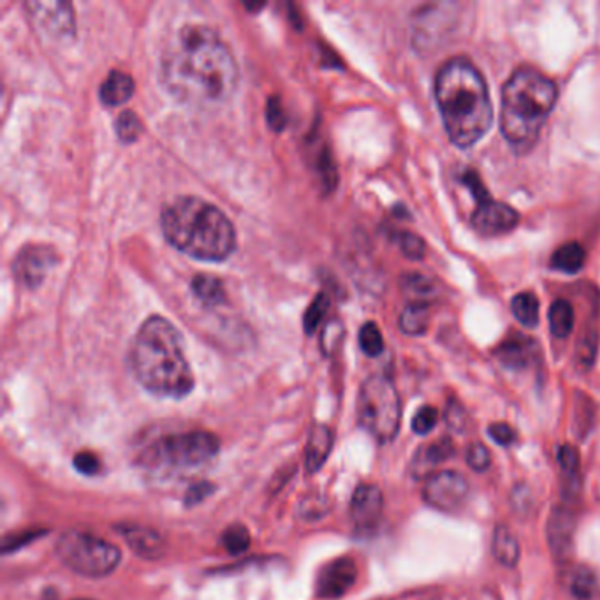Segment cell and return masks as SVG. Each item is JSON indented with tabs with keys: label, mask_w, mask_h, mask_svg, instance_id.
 <instances>
[{
	"label": "cell",
	"mask_w": 600,
	"mask_h": 600,
	"mask_svg": "<svg viewBox=\"0 0 600 600\" xmlns=\"http://www.w3.org/2000/svg\"><path fill=\"white\" fill-rule=\"evenodd\" d=\"M159 81L183 106L213 110L236 94L240 68L217 30L189 23L180 27L162 50Z\"/></svg>",
	"instance_id": "6da1fadb"
},
{
	"label": "cell",
	"mask_w": 600,
	"mask_h": 600,
	"mask_svg": "<svg viewBox=\"0 0 600 600\" xmlns=\"http://www.w3.org/2000/svg\"><path fill=\"white\" fill-rule=\"evenodd\" d=\"M129 368L141 388L166 400H182L196 386L182 333L171 321L152 315L141 324L128 354Z\"/></svg>",
	"instance_id": "7a4b0ae2"
},
{
	"label": "cell",
	"mask_w": 600,
	"mask_h": 600,
	"mask_svg": "<svg viewBox=\"0 0 600 600\" xmlns=\"http://www.w3.org/2000/svg\"><path fill=\"white\" fill-rule=\"evenodd\" d=\"M435 101L452 145L470 149L494 124V106L481 71L470 60H447L435 78Z\"/></svg>",
	"instance_id": "3957f363"
},
{
	"label": "cell",
	"mask_w": 600,
	"mask_h": 600,
	"mask_svg": "<svg viewBox=\"0 0 600 600\" xmlns=\"http://www.w3.org/2000/svg\"><path fill=\"white\" fill-rule=\"evenodd\" d=\"M161 230L171 247L192 260L222 263L236 251L233 222L209 201L182 196L161 213Z\"/></svg>",
	"instance_id": "277c9868"
},
{
	"label": "cell",
	"mask_w": 600,
	"mask_h": 600,
	"mask_svg": "<svg viewBox=\"0 0 600 600\" xmlns=\"http://www.w3.org/2000/svg\"><path fill=\"white\" fill-rule=\"evenodd\" d=\"M557 98V83L532 68L516 69L506 81L500 128L516 154H527L537 145Z\"/></svg>",
	"instance_id": "5b68a950"
},
{
	"label": "cell",
	"mask_w": 600,
	"mask_h": 600,
	"mask_svg": "<svg viewBox=\"0 0 600 600\" xmlns=\"http://www.w3.org/2000/svg\"><path fill=\"white\" fill-rule=\"evenodd\" d=\"M221 451V440L210 431L194 430L185 434L167 435L155 440L152 446L140 456V461L146 469L182 470L200 469L210 464Z\"/></svg>",
	"instance_id": "8992f818"
},
{
	"label": "cell",
	"mask_w": 600,
	"mask_h": 600,
	"mask_svg": "<svg viewBox=\"0 0 600 600\" xmlns=\"http://www.w3.org/2000/svg\"><path fill=\"white\" fill-rule=\"evenodd\" d=\"M359 425L377 443L388 444L400 430L401 400L388 375H372L362 384L356 401Z\"/></svg>",
	"instance_id": "52a82bcc"
},
{
	"label": "cell",
	"mask_w": 600,
	"mask_h": 600,
	"mask_svg": "<svg viewBox=\"0 0 600 600\" xmlns=\"http://www.w3.org/2000/svg\"><path fill=\"white\" fill-rule=\"evenodd\" d=\"M55 553L60 562L83 578H106L122 562L119 546L87 530H68L62 533L57 541Z\"/></svg>",
	"instance_id": "ba28073f"
},
{
	"label": "cell",
	"mask_w": 600,
	"mask_h": 600,
	"mask_svg": "<svg viewBox=\"0 0 600 600\" xmlns=\"http://www.w3.org/2000/svg\"><path fill=\"white\" fill-rule=\"evenodd\" d=\"M469 491V481L461 474L444 470L428 477L423 488V498L437 511L456 512L467 502Z\"/></svg>",
	"instance_id": "9c48e42d"
},
{
	"label": "cell",
	"mask_w": 600,
	"mask_h": 600,
	"mask_svg": "<svg viewBox=\"0 0 600 600\" xmlns=\"http://www.w3.org/2000/svg\"><path fill=\"white\" fill-rule=\"evenodd\" d=\"M27 11L50 38L69 39L77 32L74 8L69 2H29Z\"/></svg>",
	"instance_id": "30bf717a"
},
{
	"label": "cell",
	"mask_w": 600,
	"mask_h": 600,
	"mask_svg": "<svg viewBox=\"0 0 600 600\" xmlns=\"http://www.w3.org/2000/svg\"><path fill=\"white\" fill-rule=\"evenodd\" d=\"M55 263L57 256L52 248L47 245H27L13 261V275L27 289H35L43 284Z\"/></svg>",
	"instance_id": "8fae6325"
},
{
	"label": "cell",
	"mask_w": 600,
	"mask_h": 600,
	"mask_svg": "<svg viewBox=\"0 0 600 600\" xmlns=\"http://www.w3.org/2000/svg\"><path fill=\"white\" fill-rule=\"evenodd\" d=\"M518 222H520V213L516 212L512 206L491 200V197L477 203L476 212L472 213L474 230L486 238L511 233L518 226Z\"/></svg>",
	"instance_id": "7c38bea8"
},
{
	"label": "cell",
	"mask_w": 600,
	"mask_h": 600,
	"mask_svg": "<svg viewBox=\"0 0 600 600\" xmlns=\"http://www.w3.org/2000/svg\"><path fill=\"white\" fill-rule=\"evenodd\" d=\"M356 579H358V567L353 558H337L321 569L315 581V593L324 600L342 599L354 587Z\"/></svg>",
	"instance_id": "4fadbf2b"
},
{
	"label": "cell",
	"mask_w": 600,
	"mask_h": 600,
	"mask_svg": "<svg viewBox=\"0 0 600 600\" xmlns=\"http://www.w3.org/2000/svg\"><path fill=\"white\" fill-rule=\"evenodd\" d=\"M576 533V512L567 504L555 506L549 515L548 536L549 549L557 560H566L572 551Z\"/></svg>",
	"instance_id": "5bb4252c"
},
{
	"label": "cell",
	"mask_w": 600,
	"mask_h": 600,
	"mask_svg": "<svg viewBox=\"0 0 600 600\" xmlns=\"http://www.w3.org/2000/svg\"><path fill=\"white\" fill-rule=\"evenodd\" d=\"M383 491L375 485H362L350 498V520L362 532H370L383 518Z\"/></svg>",
	"instance_id": "9a60e30c"
},
{
	"label": "cell",
	"mask_w": 600,
	"mask_h": 600,
	"mask_svg": "<svg viewBox=\"0 0 600 600\" xmlns=\"http://www.w3.org/2000/svg\"><path fill=\"white\" fill-rule=\"evenodd\" d=\"M115 528L136 557L143 560H159L166 555V539L155 528L134 523L116 525Z\"/></svg>",
	"instance_id": "2e32d148"
},
{
	"label": "cell",
	"mask_w": 600,
	"mask_h": 600,
	"mask_svg": "<svg viewBox=\"0 0 600 600\" xmlns=\"http://www.w3.org/2000/svg\"><path fill=\"white\" fill-rule=\"evenodd\" d=\"M498 362L502 363L509 370H525L536 362L539 356V347L530 337L516 333L507 338L497 349Z\"/></svg>",
	"instance_id": "e0dca14e"
},
{
	"label": "cell",
	"mask_w": 600,
	"mask_h": 600,
	"mask_svg": "<svg viewBox=\"0 0 600 600\" xmlns=\"http://www.w3.org/2000/svg\"><path fill=\"white\" fill-rule=\"evenodd\" d=\"M335 437L328 426L317 425L308 435L307 449H305V469L308 474H317L332 455Z\"/></svg>",
	"instance_id": "ac0fdd59"
},
{
	"label": "cell",
	"mask_w": 600,
	"mask_h": 600,
	"mask_svg": "<svg viewBox=\"0 0 600 600\" xmlns=\"http://www.w3.org/2000/svg\"><path fill=\"white\" fill-rule=\"evenodd\" d=\"M452 456H455V446H452L451 440H437V443L419 447L418 452L414 455L410 470L416 477L428 476L437 465L451 460Z\"/></svg>",
	"instance_id": "d6986e66"
},
{
	"label": "cell",
	"mask_w": 600,
	"mask_h": 600,
	"mask_svg": "<svg viewBox=\"0 0 600 600\" xmlns=\"http://www.w3.org/2000/svg\"><path fill=\"white\" fill-rule=\"evenodd\" d=\"M134 94V80L124 71H111L99 87V99L106 106H122Z\"/></svg>",
	"instance_id": "ffe728a7"
},
{
	"label": "cell",
	"mask_w": 600,
	"mask_h": 600,
	"mask_svg": "<svg viewBox=\"0 0 600 600\" xmlns=\"http://www.w3.org/2000/svg\"><path fill=\"white\" fill-rule=\"evenodd\" d=\"M596 419V401L587 393H576L574 405H572V430L579 440H584L588 435L592 434Z\"/></svg>",
	"instance_id": "44dd1931"
},
{
	"label": "cell",
	"mask_w": 600,
	"mask_h": 600,
	"mask_svg": "<svg viewBox=\"0 0 600 600\" xmlns=\"http://www.w3.org/2000/svg\"><path fill=\"white\" fill-rule=\"evenodd\" d=\"M430 324V305L425 299H414L401 311L400 329L405 335L419 337L428 332Z\"/></svg>",
	"instance_id": "7402d4cb"
},
{
	"label": "cell",
	"mask_w": 600,
	"mask_h": 600,
	"mask_svg": "<svg viewBox=\"0 0 600 600\" xmlns=\"http://www.w3.org/2000/svg\"><path fill=\"white\" fill-rule=\"evenodd\" d=\"M494 555L498 562L502 563L504 567H509V569H512V567L518 566V562H520V545H518V539L504 525H498L495 528Z\"/></svg>",
	"instance_id": "603a6c76"
},
{
	"label": "cell",
	"mask_w": 600,
	"mask_h": 600,
	"mask_svg": "<svg viewBox=\"0 0 600 600\" xmlns=\"http://www.w3.org/2000/svg\"><path fill=\"white\" fill-rule=\"evenodd\" d=\"M584 263H587V252L576 242L566 243L551 256V268L566 275H576L581 272Z\"/></svg>",
	"instance_id": "cb8c5ba5"
},
{
	"label": "cell",
	"mask_w": 600,
	"mask_h": 600,
	"mask_svg": "<svg viewBox=\"0 0 600 600\" xmlns=\"http://www.w3.org/2000/svg\"><path fill=\"white\" fill-rule=\"evenodd\" d=\"M549 332L558 340H566L574 328V308L567 299L551 303L548 314Z\"/></svg>",
	"instance_id": "d4e9b609"
},
{
	"label": "cell",
	"mask_w": 600,
	"mask_h": 600,
	"mask_svg": "<svg viewBox=\"0 0 600 600\" xmlns=\"http://www.w3.org/2000/svg\"><path fill=\"white\" fill-rule=\"evenodd\" d=\"M192 291L201 303L206 307H217L226 302V289L224 284L217 277H212L209 273H201L192 278Z\"/></svg>",
	"instance_id": "484cf974"
},
{
	"label": "cell",
	"mask_w": 600,
	"mask_h": 600,
	"mask_svg": "<svg viewBox=\"0 0 600 600\" xmlns=\"http://www.w3.org/2000/svg\"><path fill=\"white\" fill-rule=\"evenodd\" d=\"M569 590L576 600H593L599 592V581L588 567H576L569 579Z\"/></svg>",
	"instance_id": "4316f807"
},
{
	"label": "cell",
	"mask_w": 600,
	"mask_h": 600,
	"mask_svg": "<svg viewBox=\"0 0 600 600\" xmlns=\"http://www.w3.org/2000/svg\"><path fill=\"white\" fill-rule=\"evenodd\" d=\"M512 315L528 328H536L539 324V299L533 293L516 294L511 303Z\"/></svg>",
	"instance_id": "83f0119b"
},
{
	"label": "cell",
	"mask_w": 600,
	"mask_h": 600,
	"mask_svg": "<svg viewBox=\"0 0 600 600\" xmlns=\"http://www.w3.org/2000/svg\"><path fill=\"white\" fill-rule=\"evenodd\" d=\"M222 548L226 549L231 557H240L245 553L252 545L251 532L247 527L235 523L227 527L221 537Z\"/></svg>",
	"instance_id": "f1b7e54d"
},
{
	"label": "cell",
	"mask_w": 600,
	"mask_h": 600,
	"mask_svg": "<svg viewBox=\"0 0 600 600\" xmlns=\"http://www.w3.org/2000/svg\"><path fill=\"white\" fill-rule=\"evenodd\" d=\"M359 347L370 358H377L384 353V338L375 323H366L359 332Z\"/></svg>",
	"instance_id": "f546056e"
},
{
	"label": "cell",
	"mask_w": 600,
	"mask_h": 600,
	"mask_svg": "<svg viewBox=\"0 0 600 600\" xmlns=\"http://www.w3.org/2000/svg\"><path fill=\"white\" fill-rule=\"evenodd\" d=\"M141 129V120L134 111L125 110L116 116L115 132L120 141L134 143L140 138Z\"/></svg>",
	"instance_id": "4dcf8cb0"
},
{
	"label": "cell",
	"mask_w": 600,
	"mask_h": 600,
	"mask_svg": "<svg viewBox=\"0 0 600 600\" xmlns=\"http://www.w3.org/2000/svg\"><path fill=\"white\" fill-rule=\"evenodd\" d=\"M395 240L398 243V247H400L401 254L407 260L419 261L425 257L426 245L421 236L414 235L410 231H398Z\"/></svg>",
	"instance_id": "1f68e13d"
},
{
	"label": "cell",
	"mask_w": 600,
	"mask_h": 600,
	"mask_svg": "<svg viewBox=\"0 0 600 600\" xmlns=\"http://www.w3.org/2000/svg\"><path fill=\"white\" fill-rule=\"evenodd\" d=\"M328 307L329 298L326 294H319V296L314 299V303L308 307L307 314H305V321H303V324H305V332H307L308 335L319 328L321 321L324 319V315H326Z\"/></svg>",
	"instance_id": "d6a6232c"
},
{
	"label": "cell",
	"mask_w": 600,
	"mask_h": 600,
	"mask_svg": "<svg viewBox=\"0 0 600 600\" xmlns=\"http://www.w3.org/2000/svg\"><path fill=\"white\" fill-rule=\"evenodd\" d=\"M439 423V413L435 407L425 405L418 413L414 414L413 430L414 434L426 435L434 430L435 426Z\"/></svg>",
	"instance_id": "836d02e7"
},
{
	"label": "cell",
	"mask_w": 600,
	"mask_h": 600,
	"mask_svg": "<svg viewBox=\"0 0 600 600\" xmlns=\"http://www.w3.org/2000/svg\"><path fill=\"white\" fill-rule=\"evenodd\" d=\"M596 335H583L578 344V353H576V362H578L579 368H581V370L592 368L593 362H596Z\"/></svg>",
	"instance_id": "e575fe53"
},
{
	"label": "cell",
	"mask_w": 600,
	"mask_h": 600,
	"mask_svg": "<svg viewBox=\"0 0 600 600\" xmlns=\"http://www.w3.org/2000/svg\"><path fill=\"white\" fill-rule=\"evenodd\" d=\"M558 461L562 465L563 472L569 477V481H579V451L574 446L560 447L558 451Z\"/></svg>",
	"instance_id": "d590c367"
},
{
	"label": "cell",
	"mask_w": 600,
	"mask_h": 600,
	"mask_svg": "<svg viewBox=\"0 0 600 600\" xmlns=\"http://www.w3.org/2000/svg\"><path fill=\"white\" fill-rule=\"evenodd\" d=\"M467 464L476 472H486V470L490 469L491 455L488 447L482 446L481 443H474L467 449Z\"/></svg>",
	"instance_id": "8d00e7d4"
},
{
	"label": "cell",
	"mask_w": 600,
	"mask_h": 600,
	"mask_svg": "<svg viewBox=\"0 0 600 600\" xmlns=\"http://www.w3.org/2000/svg\"><path fill=\"white\" fill-rule=\"evenodd\" d=\"M461 183H464L465 187L469 189L470 194H472L474 200H476V203L490 200V192H488V189L485 187V183L481 182V179H479L476 171H464V173H461Z\"/></svg>",
	"instance_id": "74e56055"
},
{
	"label": "cell",
	"mask_w": 600,
	"mask_h": 600,
	"mask_svg": "<svg viewBox=\"0 0 600 600\" xmlns=\"http://www.w3.org/2000/svg\"><path fill=\"white\" fill-rule=\"evenodd\" d=\"M326 504H328V500H324L323 497L307 498L299 506V516L308 521L319 520V518H323L328 512Z\"/></svg>",
	"instance_id": "f35d334b"
},
{
	"label": "cell",
	"mask_w": 600,
	"mask_h": 600,
	"mask_svg": "<svg viewBox=\"0 0 600 600\" xmlns=\"http://www.w3.org/2000/svg\"><path fill=\"white\" fill-rule=\"evenodd\" d=\"M266 122H268L273 131H282V129L286 128L287 116L284 106H282L281 99H268V104H266Z\"/></svg>",
	"instance_id": "ab89813d"
},
{
	"label": "cell",
	"mask_w": 600,
	"mask_h": 600,
	"mask_svg": "<svg viewBox=\"0 0 600 600\" xmlns=\"http://www.w3.org/2000/svg\"><path fill=\"white\" fill-rule=\"evenodd\" d=\"M73 465L77 472L83 474V476H98L99 470H101V460L94 452L90 451L78 452L74 456Z\"/></svg>",
	"instance_id": "60d3db41"
},
{
	"label": "cell",
	"mask_w": 600,
	"mask_h": 600,
	"mask_svg": "<svg viewBox=\"0 0 600 600\" xmlns=\"http://www.w3.org/2000/svg\"><path fill=\"white\" fill-rule=\"evenodd\" d=\"M446 423L449 428H452L455 431H460V434H464L465 428L469 425L467 413H465L464 407H461L458 401H449V404H447Z\"/></svg>",
	"instance_id": "b9f144b4"
},
{
	"label": "cell",
	"mask_w": 600,
	"mask_h": 600,
	"mask_svg": "<svg viewBox=\"0 0 600 600\" xmlns=\"http://www.w3.org/2000/svg\"><path fill=\"white\" fill-rule=\"evenodd\" d=\"M213 491H215V488H213L212 482H196V485H192L191 488H189L183 502H185V506L187 507L197 506V504L205 502L206 498H209Z\"/></svg>",
	"instance_id": "7bdbcfd3"
},
{
	"label": "cell",
	"mask_w": 600,
	"mask_h": 600,
	"mask_svg": "<svg viewBox=\"0 0 600 600\" xmlns=\"http://www.w3.org/2000/svg\"><path fill=\"white\" fill-rule=\"evenodd\" d=\"M488 434H490L491 439L498 446H511L516 440V431L512 430L511 426L506 425V423H495V425L488 428Z\"/></svg>",
	"instance_id": "ee69618b"
},
{
	"label": "cell",
	"mask_w": 600,
	"mask_h": 600,
	"mask_svg": "<svg viewBox=\"0 0 600 600\" xmlns=\"http://www.w3.org/2000/svg\"><path fill=\"white\" fill-rule=\"evenodd\" d=\"M39 536H43V532H26L23 536L6 537L2 553L9 555L11 551H17L20 546L30 545V541H34Z\"/></svg>",
	"instance_id": "f6af8a7d"
},
{
	"label": "cell",
	"mask_w": 600,
	"mask_h": 600,
	"mask_svg": "<svg viewBox=\"0 0 600 600\" xmlns=\"http://www.w3.org/2000/svg\"><path fill=\"white\" fill-rule=\"evenodd\" d=\"M74 600H94V599H74Z\"/></svg>",
	"instance_id": "bcb514c9"
}]
</instances>
